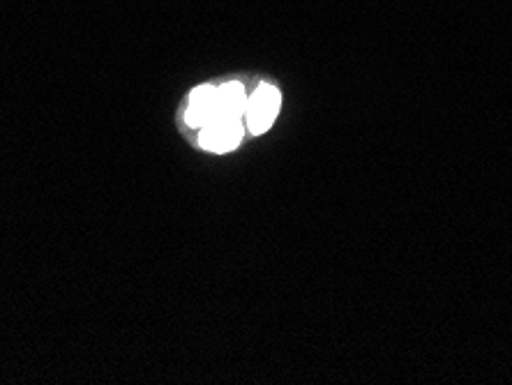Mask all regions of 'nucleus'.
<instances>
[{
	"label": "nucleus",
	"mask_w": 512,
	"mask_h": 385,
	"mask_svg": "<svg viewBox=\"0 0 512 385\" xmlns=\"http://www.w3.org/2000/svg\"><path fill=\"white\" fill-rule=\"evenodd\" d=\"M215 93L217 86H199L192 90L190 95V107H187L185 120L190 127H206L215 120Z\"/></svg>",
	"instance_id": "nucleus-3"
},
{
	"label": "nucleus",
	"mask_w": 512,
	"mask_h": 385,
	"mask_svg": "<svg viewBox=\"0 0 512 385\" xmlns=\"http://www.w3.org/2000/svg\"><path fill=\"white\" fill-rule=\"evenodd\" d=\"M243 141V123L240 118H217L201 127L199 146L210 153H231Z\"/></svg>",
	"instance_id": "nucleus-2"
},
{
	"label": "nucleus",
	"mask_w": 512,
	"mask_h": 385,
	"mask_svg": "<svg viewBox=\"0 0 512 385\" xmlns=\"http://www.w3.org/2000/svg\"><path fill=\"white\" fill-rule=\"evenodd\" d=\"M247 109V95L243 83L231 81L217 88L215 93V120L217 118H243Z\"/></svg>",
	"instance_id": "nucleus-4"
},
{
	"label": "nucleus",
	"mask_w": 512,
	"mask_h": 385,
	"mask_svg": "<svg viewBox=\"0 0 512 385\" xmlns=\"http://www.w3.org/2000/svg\"><path fill=\"white\" fill-rule=\"evenodd\" d=\"M280 107H282L280 90L270 86V83H261V86L254 90V95L247 97L245 120H247V127H250V132L266 134L270 127H273L277 113H280Z\"/></svg>",
	"instance_id": "nucleus-1"
}]
</instances>
